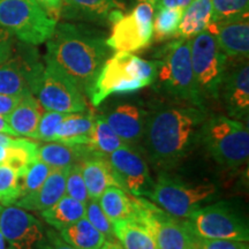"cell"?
<instances>
[{"instance_id":"e575fe53","label":"cell","mask_w":249,"mask_h":249,"mask_svg":"<svg viewBox=\"0 0 249 249\" xmlns=\"http://www.w3.org/2000/svg\"><path fill=\"white\" fill-rule=\"evenodd\" d=\"M213 21H224L248 14L249 0H211Z\"/></svg>"},{"instance_id":"bcb514c9","label":"cell","mask_w":249,"mask_h":249,"mask_svg":"<svg viewBox=\"0 0 249 249\" xmlns=\"http://www.w3.org/2000/svg\"><path fill=\"white\" fill-rule=\"evenodd\" d=\"M99 249H124L123 246H121V244H119V242L114 241V239H112V240H105L104 244H103V246Z\"/></svg>"},{"instance_id":"8992f818","label":"cell","mask_w":249,"mask_h":249,"mask_svg":"<svg viewBox=\"0 0 249 249\" xmlns=\"http://www.w3.org/2000/svg\"><path fill=\"white\" fill-rule=\"evenodd\" d=\"M57 21L50 18L35 0H0V29L30 45L45 43Z\"/></svg>"},{"instance_id":"4dcf8cb0","label":"cell","mask_w":249,"mask_h":249,"mask_svg":"<svg viewBox=\"0 0 249 249\" xmlns=\"http://www.w3.org/2000/svg\"><path fill=\"white\" fill-rule=\"evenodd\" d=\"M126 144L107 124L104 116H95L91 140L88 147L92 156H104L107 157L113 151L118 150Z\"/></svg>"},{"instance_id":"5b68a950","label":"cell","mask_w":249,"mask_h":249,"mask_svg":"<svg viewBox=\"0 0 249 249\" xmlns=\"http://www.w3.org/2000/svg\"><path fill=\"white\" fill-rule=\"evenodd\" d=\"M209 155L220 166L235 170L248 160L249 132L241 121L225 116L207 119L200 133Z\"/></svg>"},{"instance_id":"3957f363","label":"cell","mask_w":249,"mask_h":249,"mask_svg":"<svg viewBox=\"0 0 249 249\" xmlns=\"http://www.w3.org/2000/svg\"><path fill=\"white\" fill-rule=\"evenodd\" d=\"M156 62L132 52H116L104 62L88 90L92 105L99 107L111 95L139 91L155 82Z\"/></svg>"},{"instance_id":"ffe728a7","label":"cell","mask_w":249,"mask_h":249,"mask_svg":"<svg viewBox=\"0 0 249 249\" xmlns=\"http://www.w3.org/2000/svg\"><path fill=\"white\" fill-rule=\"evenodd\" d=\"M119 0H64L61 14L68 20L107 23L112 12L121 11Z\"/></svg>"},{"instance_id":"60d3db41","label":"cell","mask_w":249,"mask_h":249,"mask_svg":"<svg viewBox=\"0 0 249 249\" xmlns=\"http://www.w3.org/2000/svg\"><path fill=\"white\" fill-rule=\"evenodd\" d=\"M35 1L50 18L58 21L61 14L62 1L64 0H35Z\"/></svg>"},{"instance_id":"4316f807","label":"cell","mask_w":249,"mask_h":249,"mask_svg":"<svg viewBox=\"0 0 249 249\" xmlns=\"http://www.w3.org/2000/svg\"><path fill=\"white\" fill-rule=\"evenodd\" d=\"M98 203L112 223L135 218L136 207L133 195L128 196L119 187L112 186L105 189L99 197Z\"/></svg>"},{"instance_id":"1f68e13d","label":"cell","mask_w":249,"mask_h":249,"mask_svg":"<svg viewBox=\"0 0 249 249\" xmlns=\"http://www.w3.org/2000/svg\"><path fill=\"white\" fill-rule=\"evenodd\" d=\"M154 14V37L157 42L176 37L181 20L183 9L180 8H160L156 9Z\"/></svg>"},{"instance_id":"ee69618b","label":"cell","mask_w":249,"mask_h":249,"mask_svg":"<svg viewBox=\"0 0 249 249\" xmlns=\"http://www.w3.org/2000/svg\"><path fill=\"white\" fill-rule=\"evenodd\" d=\"M193 0H157L155 2L154 8L160 9V8H180L185 9L191 5Z\"/></svg>"},{"instance_id":"7dc6e473","label":"cell","mask_w":249,"mask_h":249,"mask_svg":"<svg viewBox=\"0 0 249 249\" xmlns=\"http://www.w3.org/2000/svg\"><path fill=\"white\" fill-rule=\"evenodd\" d=\"M0 249H7V245H6V241L2 236V233L0 231Z\"/></svg>"},{"instance_id":"7a4b0ae2","label":"cell","mask_w":249,"mask_h":249,"mask_svg":"<svg viewBox=\"0 0 249 249\" xmlns=\"http://www.w3.org/2000/svg\"><path fill=\"white\" fill-rule=\"evenodd\" d=\"M46 42L45 59L60 68L83 93L88 92L111 51L104 34L64 22L57 23Z\"/></svg>"},{"instance_id":"cb8c5ba5","label":"cell","mask_w":249,"mask_h":249,"mask_svg":"<svg viewBox=\"0 0 249 249\" xmlns=\"http://www.w3.org/2000/svg\"><path fill=\"white\" fill-rule=\"evenodd\" d=\"M213 21L211 0H193L191 5L183 11L176 37L191 39L208 30Z\"/></svg>"},{"instance_id":"e0dca14e","label":"cell","mask_w":249,"mask_h":249,"mask_svg":"<svg viewBox=\"0 0 249 249\" xmlns=\"http://www.w3.org/2000/svg\"><path fill=\"white\" fill-rule=\"evenodd\" d=\"M43 67L40 62L12 58L11 55L0 65V95L23 96L31 92Z\"/></svg>"},{"instance_id":"d6a6232c","label":"cell","mask_w":249,"mask_h":249,"mask_svg":"<svg viewBox=\"0 0 249 249\" xmlns=\"http://www.w3.org/2000/svg\"><path fill=\"white\" fill-rule=\"evenodd\" d=\"M23 172L7 164H0V203L14 204L21 196V178Z\"/></svg>"},{"instance_id":"74e56055","label":"cell","mask_w":249,"mask_h":249,"mask_svg":"<svg viewBox=\"0 0 249 249\" xmlns=\"http://www.w3.org/2000/svg\"><path fill=\"white\" fill-rule=\"evenodd\" d=\"M68 113H61L55 111H45L40 117L38 127H37L35 140H42L45 142H53L55 132L59 124L65 119Z\"/></svg>"},{"instance_id":"5bb4252c","label":"cell","mask_w":249,"mask_h":249,"mask_svg":"<svg viewBox=\"0 0 249 249\" xmlns=\"http://www.w3.org/2000/svg\"><path fill=\"white\" fill-rule=\"evenodd\" d=\"M0 231L8 249H38L44 229L35 216L18 205H0Z\"/></svg>"},{"instance_id":"ac0fdd59","label":"cell","mask_w":249,"mask_h":249,"mask_svg":"<svg viewBox=\"0 0 249 249\" xmlns=\"http://www.w3.org/2000/svg\"><path fill=\"white\" fill-rule=\"evenodd\" d=\"M148 116V111L139 105L123 103L112 108L104 117L113 132L126 144L132 147L142 142Z\"/></svg>"},{"instance_id":"8fae6325","label":"cell","mask_w":249,"mask_h":249,"mask_svg":"<svg viewBox=\"0 0 249 249\" xmlns=\"http://www.w3.org/2000/svg\"><path fill=\"white\" fill-rule=\"evenodd\" d=\"M154 6L141 1L128 14L112 12L108 22L111 35L107 38L108 48L116 52H135L147 48L154 37Z\"/></svg>"},{"instance_id":"f546056e","label":"cell","mask_w":249,"mask_h":249,"mask_svg":"<svg viewBox=\"0 0 249 249\" xmlns=\"http://www.w3.org/2000/svg\"><path fill=\"white\" fill-rule=\"evenodd\" d=\"M60 236L76 249H99L107 240L105 235L95 229L86 217L61 230Z\"/></svg>"},{"instance_id":"836d02e7","label":"cell","mask_w":249,"mask_h":249,"mask_svg":"<svg viewBox=\"0 0 249 249\" xmlns=\"http://www.w3.org/2000/svg\"><path fill=\"white\" fill-rule=\"evenodd\" d=\"M52 167L45 164L44 161L39 160L38 158L31 163L24 174L21 178V196L29 194V193L36 191L44 183L49 174L51 173Z\"/></svg>"},{"instance_id":"4fadbf2b","label":"cell","mask_w":249,"mask_h":249,"mask_svg":"<svg viewBox=\"0 0 249 249\" xmlns=\"http://www.w3.org/2000/svg\"><path fill=\"white\" fill-rule=\"evenodd\" d=\"M112 173L120 188L133 196H149L155 181L150 170L140 152L124 145L107 156Z\"/></svg>"},{"instance_id":"d590c367","label":"cell","mask_w":249,"mask_h":249,"mask_svg":"<svg viewBox=\"0 0 249 249\" xmlns=\"http://www.w3.org/2000/svg\"><path fill=\"white\" fill-rule=\"evenodd\" d=\"M66 195L87 204L89 201L85 180L82 177L81 163L73 164L68 167L66 176Z\"/></svg>"},{"instance_id":"7402d4cb","label":"cell","mask_w":249,"mask_h":249,"mask_svg":"<svg viewBox=\"0 0 249 249\" xmlns=\"http://www.w3.org/2000/svg\"><path fill=\"white\" fill-rule=\"evenodd\" d=\"M81 167L89 200L98 201L108 187H119L104 156H91L81 161Z\"/></svg>"},{"instance_id":"f35d334b","label":"cell","mask_w":249,"mask_h":249,"mask_svg":"<svg viewBox=\"0 0 249 249\" xmlns=\"http://www.w3.org/2000/svg\"><path fill=\"white\" fill-rule=\"evenodd\" d=\"M195 249H249L246 241L196 238Z\"/></svg>"},{"instance_id":"484cf974","label":"cell","mask_w":249,"mask_h":249,"mask_svg":"<svg viewBox=\"0 0 249 249\" xmlns=\"http://www.w3.org/2000/svg\"><path fill=\"white\" fill-rule=\"evenodd\" d=\"M86 216V204L65 194L51 208L42 211V217L58 231L66 229Z\"/></svg>"},{"instance_id":"7bdbcfd3","label":"cell","mask_w":249,"mask_h":249,"mask_svg":"<svg viewBox=\"0 0 249 249\" xmlns=\"http://www.w3.org/2000/svg\"><path fill=\"white\" fill-rule=\"evenodd\" d=\"M21 97L22 96L0 95V116H8L20 102Z\"/></svg>"},{"instance_id":"d6986e66","label":"cell","mask_w":249,"mask_h":249,"mask_svg":"<svg viewBox=\"0 0 249 249\" xmlns=\"http://www.w3.org/2000/svg\"><path fill=\"white\" fill-rule=\"evenodd\" d=\"M67 171L68 167L52 169L39 188L20 197L14 204L29 211H44L51 208L66 194Z\"/></svg>"},{"instance_id":"f6af8a7d","label":"cell","mask_w":249,"mask_h":249,"mask_svg":"<svg viewBox=\"0 0 249 249\" xmlns=\"http://www.w3.org/2000/svg\"><path fill=\"white\" fill-rule=\"evenodd\" d=\"M0 133L7 134V135H12V136H17L15 135V133L13 132V129L9 127L7 119H6L5 116H0Z\"/></svg>"},{"instance_id":"2e32d148","label":"cell","mask_w":249,"mask_h":249,"mask_svg":"<svg viewBox=\"0 0 249 249\" xmlns=\"http://www.w3.org/2000/svg\"><path fill=\"white\" fill-rule=\"evenodd\" d=\"M216 37L218 45L227 58L247 60L249 54V17L213 22L208 28Z\"/></svg>"},{"instance_id":"277c9868","label":"cell","mask_w":249,"mask_h":249,"mask_svg":"<svg viewBox=\"0 0 249 249\" xmlns=\"http://www.w3.org/2000/svg\"><path fill=\"white\" fill-rule=\"evenodd\" d=\"M155 62L157 73L152 85L156 89L177 101L205 108L193 73L189 39L178 38L166 44L156 54Z\"/></svg>"},{"instance_id":"603a6c76","label":"cell","mask_w":249,"mask_h":249,"mask_svg":"<svg viewBox=\"0 0 249 249\" xmlns=\"http://www.w3.org/2000/svg\"><path fill=\"white\" fill-rule=\"evenodd\" d=\"M96 114L91 112L68 113L59 124L53 142L66 145H88Z\"/></svg>"},{"instance_id":"ab89813d","label":"cell","mask_w":249,"mask_h":249,"mask_svg":"<svg viewBox=\"0 0 249 249\" xmlns=\"http://www.w3.org/2000/svg\"><path fill=\"white\" fill-rule=\"evenodd\" d=\"M38 249H76L73 246L68 245L58 233L54 231H49L48 235L40 244Z\"/></svg>"},{"instance_id":"9c48e42d","label":"cell","mask_w":249,"mask_h":249,"mask_svg":"<svg viewBox=\"0 0 249 249\" xmlns=\"http://www.w3.org/2000/svg\"><path fill=\"white\" fill-rule=\"evenodd\" d=\"M31 93L46 111L61 113H81L87 111L83 92L49 59H45V66L34 83Z\"/></svg>"},{"instance_id":"8d00e7d4","label":"cell","mask_w":249,"mask_h":249,"mask_svg":"<svg viewBox=\"0 0 249 249\" xmlns=\"http://www.w3.org/2000/svg\"><path fill=\"white\" fill-rule=\"evenodd\" d=\"M87 219L92 224L95 229H97L99 232L105 235V238H108V240H112L116 236L113 234V225L112 222L108 219L104 211L102 210L98 201L89 200L86 204V216Z\"/></svg>"},{"instance_id":"f1b7e54d","label":"cell","mask_w":249,"mask_h":249,"mask_svg":"<svg viewBox=\"0 0 249 249\" xmlns=\"http://www.w3.org/2000/svg\"><path fill=\"white\" fill-rule=\"evenodd\" d=\"M37 150L35 142L15 136L12 142L0 143V164L11 165L24 173L37 160Z\"/></svg>"},{"instance_id":"30bf717a","label":"cell","mask_w":249,"mask_h":249,"mask_svg":"<svg viewBox=\"0 0 249 249\" xmlns=\"http://www.w3.org/2000/svg\"><path fill=\"white\" fill-rule=\"evenodd\" d=\"M136 207L134 219L150 233L157 249H195L196 236L189 231L185 220L167 213L142 196H133Z\"/></svg>"},{"instance_id":"d4e9b609","label":"cell","mask_w":249,"mask_h":249,"mask_svg":"<svg viewBox=\"0 0 249 249\" xmlns=\"http://www.w3.org/2000/svg\"><path fill=\"white\" fill-rule=\"evenodd\" d=\"M91 156L87 145H66L59 142H49L37 150V158L52 169L70 167Z\"/></svg>"},{"instance_id":"6da1fadb","label":"cell","mask_w":249,"mask_h":249,"mask_svg":"<svg viewBox=\"0 0 249 249\" xmlns=\"http://www.w3.org/2000/svg\"><path fill=\"white\" fill-rule=\"evenodd\" d=\"M207 119V110L194 105H171L149 113L142 141L157 170H171L185 160Z\"/></svg>"},{"instance_id":"44dd1931","label":"cell","mask_w":249,"mask_h":249,"mask_svg":"<svg viewBox=\"0 0 249 249\" xmlns=\"http://www.w3.org/2000/svg\"><path fill=\"white\" fill-rule=\"evenodd\" d=\"M43 114V107L33 93H26L13 111L6 116L7 123L17 136L36 138L37 127Z\"/></svg>"},{"instance_id":"9a60e30c","label":"cell","mask_w":249,"mask_h":249,"mask_svg":"<svg viewBox=\"0 0 249 249\" xmlns=\"http://www.w3.org/2000/svg\"><path fill=\"white\" fill-rule=\"evenodd\" d=\"M230 117L245 119L249 113V66L247 60L239 61L231 71L224 75L220 86L219 97Z\"/></svg>"},{"instance_id":"b9f144b4","label":"cell","mask_w":249,"mask_h":249,"mask_svg":"<svg viewBox=\"0 0 249 249\" xmlns=\"http://www.w3.org/2000/svg\"><path fill=\"white\" fill-rule=\"evenodd\" d=\"M11 34L0 29V65L5 62L12 55Z\"/></svg>"},{"instance_id":"7c38bea8","label":"cell","mask_w":249,"mask_h":249,"mask_svg":"<svg viewBox=\"0 0 249 249\" xmlns=\"http://www.w3.org/2000/svg\"><path fill=\"white\" fill-rule=\"evenodd\" d=\"M185 224L196 238L248 241L246 220L226 202L198 208L186 218Z\"/></svg>"},{"instance_id":"c3c4849f","label":"cell","mask_w":249,"mask_h":249,"mask_svg":"<svg viewBox=\"0 0 249 249\" xmlns=\"http://www.w3.org/2000/svg\"><path fill=\"white\" fill-rule=\"evenodd\" d=\"M141 1H145V2H149V4H151L152 6L155 5V2L157 1V0H139V2H141Z\"/></svg>"},{"instance_id":"83f0119b","label":"cell","mask_w":249,"mask_h":249,"mask_svg":"<svg viewBox=\"0 0 249 249\" xmlns=\"http://www.w3.org/2000/svg\"><path fill=\"white\" fill-rule=\"evenodd\" d=\"M112 225L114 236L124 249H157L154 238L138 220H117Z\"/></svg>"},{"instance_id":"ba28073f","label":"cell","mask_w":249,"mask_h":249,"mask_svg":"<svg viewBox=\"0 0 249 249\" xmlns=\"http://www.w3.org/2000/svg\"><path fill=\"white\" fill-rule=\"evenodd\" d=\"M189 48L193 73L202 97L204 101L208 98L217 101L226 71L227 57L210 30L189 39Z\"/></svg>"},{"instance_id":"52a82bcc","label":"cell","mask_w":249,"mask_h":249,"mask_svg":"<svg viewBox=\"0 0 249 249\" xmlns=\"http://www.w3.org/2000/svg\"><path fill=\"white\" fill-rule=\"evenodd\" d=\"M216 193L213 183L187 182L163 172L148 197L167 213L177 218H188L205 202L213 200Z\"/></svg>"}]
</instances>
